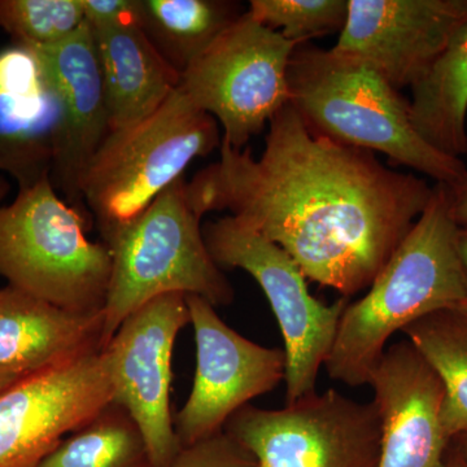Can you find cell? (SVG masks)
Returning a JSON list of instances; mask_svg holds the SVG:
<instances>
[{
  "label": "cell",
  "mask_w": 467,
  "mask_h": 467,
  "mask_svg": "<svg viewBox=\"0 0 467 467\" xmlns=\"http://www.w3.org/2000/svg\"><path fill=\"white\" fill-rule=\"evenodd\" d=\"M223 431L257 467H378L382 420L376 402L337 389L313 392L282 409L245 405Z\"/></svg>",
  "instance_id": "9"
},
{
  "label": "cell",
  "mask_w": 467,
  "mask_h": 467,
  "mask_svg": "<svg viewBox=\"0 0 467 467\" xmlns=\"http://www.w3.org/2000/svg\"><path fill=\"white\" fill-rule=\"evenodd\" d=\"M36 467H152L140 427L119 405L67 436Z\"/></svg>",
  "instance_id": "22"
},
{
  "label": "cell",
  "mask_w": 467,
  "mask_h": 467,
  "mask_svg": "<svg viewBox=\"0 0 467 467\" xmlns=\"http://www.w3.org/2000/svg\"><path fill=\"white\" fill-rule=\"evenodd\" d=\"M201 221L181 178L140 216L104 236L112 272L103 308V347L126 317L162 295H196L216 308L233 303V285L212 259Z\"/></svg>",
  "instance_id": "4"
},
{
  "label": "cell",
  "mask_w": 467,
  "mask_h": 467,
  "mask_svg": "<svg viewBox=\"0 0 467 467\" xmlns=\"http://www.w3.org/2000/svg\"><path fill=\"white\" fill-rule=\"evenodd\" d=\"M64 107L39 52L0 47V173L26 190L50 178L63 137Z\"/></svg>",
  "instance_id": "14"
},
{
  "label": "cell",
  "mask_w": 467,
  "mask_h": 467,
  "mask_svg": "<svg viewBox=\"0 0 467 467\" xmlns=\"http://www.w3.org/2000/svg\"><path fill=\"white\" fill-rule=\"evenodd\" d=\"M450 187L454 221L461 230L467 232V174L461 182Z\"/></svg>",
  "instance_id": "27"
},
{
  "label": "cell",
  "mask_w": 467,
  "mask_h": 467,
  "mask_svg": "<svg viewBox=\"0 0 467 467\" xmlns=\"http://www.w3.org/2000/svg\"><path fill=\"white\" fill-rule=\"evenodd\" d=\"M20 376H15V374L0 373V393L8 389L12 384L16 383L18 379H21Z\"/></svg>",
  "instance_id": "31"
},
{
  "label": "cell",
  "mask_w": 467,
  "mask_h": 467,
  "mask_svg": "<svg viewBox=\"0 0 467 467\" xmlns=\"http://www.w3.org/2000/svg\"><path fill=\"white\" fill-rule=\"evenodd\" d=\"M113 402L103 348L18 379L0 393V467H36Z\"/></svg>",
  "instance_id": "11"
},
{
  "label": "cell",
  "mask_w": 467,
  "mask_h": 467,
  "mask_svg": "<svg viewBox=\"0 0 467 467\" xmlns=\"http://www.w3.org/2000/svg\"><path fill=\"white\" fill-rule=\"evenodd\" d=\"M431 193L376 153L313 134L290 101L270 119L259 159L221 142L220 160L186 182L196 216L229 211L346 299L373 285Z\"/></svg>",
  "instance_id": "1"
},
{
  "label": "cell",
  "mask_w": 467,
  "mask_h": 467,
  "mask_svg": "<svg viewBox=\"0 0 467 467\" xmlns=\"http://www.w3.org/2000/svg\"><path fill=\"white\" fill-rule=\"evenodd\" d=\"M190 324L186 295H162L126 317L103 347L113 402L140 427L152 467H168L182 448L171 411V358Z\"/></svg>",
  "instance_id": "10"
},
{
  "label": "cell",
  "mask_w": 467,
  "mask_h": 467,
  "mask_svg": "<svg viewBox=\"0 0 467 467\" xmlns=\"http://www.w3.org/2000/svg\"><path fill=\"white\" fill-rule=\"evenodd\" d=\"M444 467H467V461L461 456L460 451L450 445L447 457H445Z\"/></svg>",
  "instance_id": "28"
},
{
  "label": "cell",
  "mask_w": 467,
  "mask_h": 467,
  "mask_svg": "<svg viewBox=\"0 0 467 467\" xmlns=\"http://www.w3.org/2000/svg\"><path fill=\"white\" fill-rule=\"evenodd\" d=\"M257 467V466H256Z\"/></svg>",
  "instance_id": "33"
},
{
  "label": "cell",
  "mask_w": 467,
  "mask_h": 467,
  "mask_svg": "<svg viewBox=\"0 0 467 467\" xmlns=\"http://www.w3.org/2000/svg\"><path fill=\"white\" fill-rule=\"evenodd\" d=\"M250 451L225 431L181 448L168 467H256Z\"/></svg>",
  "instance_id": "25"
},
{
  "label": "cell",
  "mask_w": 467,
  "mask_h": 467,
  "mask_svg": "<svg viewBox=\"0 0 467 467\" xmlns=\"http://www.w3.org/2000/svg\"><path fill=\"white\" fill-rule=\"evenodd\" d=\"M202 235L220 269L244 270L265 294L284 335L287 404L316 392L349 299L340 297L330 306L316 299L306 276L284 248L230 214L208 223Z\"/></svg>",
  "instance_id": "8"
},
{
  "label": "cell",
  "mask_w": 467,
  "mask_h": 467,
  "mask_svg": "<svg viewBox=\"0 0 467 467\" xmlns=\"http://www.w3.org/2000/svg\"><path fill=\"white\" fill-rule=\"evenodd\" d=\"M467 24V0H348L337 54L358 58L396 88H411Z\"/></svg>",
  "instance_id": "13"
},
{
  "label": "cell",
  "mask_w": 467,
  "mask_h": 467,
  "mask_svg": "<svg viewBox=\"0 0 467 467\" xmlns=\"http://www.w3.org/2000/svg\"><path fill=\"white\" fill-rule=\"evenodd\" d=\"M444 386L441 423L451 441L467 429V301L401 331Z\"/></svg>",
  "instance_id": "21"
},
{
  "label": "cell",
  "mask_w": 467,
  "mask_h": 467,
  "mask_svg": "<svg viewBox=\"0 0 467 467\" xmlns=\"http://www.w3.org/2000/svg\"><path fill=\"white\" fill-rule=\"evenodd\" d=\"M195 334L192 392L174 420L181 447L223 431L229 418L285 380L284 348H267L236 333L207 300L186 295Z\"/></svg>",
  "instance_id": "12"
},
{
  "label": "cell",
  "mask_w": 467,
  "mask_h": 467,
  "mask_svg": "<svg viewBox=\"0 0 467 467\" xmlns=\"http://www.w3.org/2000/svg\"><path fill=\"white\" fill-rule=\"evenodd\" d=\"M248 15L261 26L279 32L290 41L342 32L348 0H251Z\"/></svg>",
  "instance_id": "24"
},
{
  "label": "cell",
  "mask_w": 467,
  "mask_h": 467,
  "mask_svg": "<svg viewBox=\"0 0 467 467\" xmlns=\"http://www.w3.org/2000/svg\"><path fill=\"white\" fill-rule=\"evenodd\" d=\"M410 90V119L417 133L445 155H466L467 24Z\"/></svg>",
  "instance_id": "19"
},
{
  "label": "cell",
  "mask_w": 467,
  "mask_h": 467,
  "mask_svg": "<svg viewBox=\"0 0 467 467\" xmlns=\"http://www.w3.org/2000/svg\"><path fill=\"white\" fill-rule=\"evenodd\" d=\"M9 192H11V184H9L8 181L0 174V202L5 201V196L8 195Z\"/></svg>",
  "instance_id": "32"
},
{
  "label": "cell",
  "mask_w": 467,
  "mask_h": 467,
  "mask_svg": "<svg viewBox=\"0 0 467 467\" xmlns=\"http://www.w3.org/2000/svg\"><path fill=\"white\" fill-rule=\"evenodd\" d=\"M290 103L319 137L383 153L395 162L454 186L467 174L462 160L430 146L410 119V104L373 67L301 43L288 67Z\"/></svg>",
  "instance_id": "3"
},
{
  "label": "cell",
  "mask_w": 467,
  "mask_h": 467,
  "mask_svg": "<svg viewBox=\"0 0 467 467\" xmlns=\"http://www.w3.org/2000/svg\"><path fill=\"white\" fill-rule=\"evenodd\" d=\"M459 250L461 263H462L463 275H465L466 291H467V232L460 229Z\"/></svg>",
  "instance_id": "29"
},
{
  "label": "cell",
  "mask_w": 467,
  "mask_h": 467,
  "mask_svg": "<svg viewBox=\"0 0 467 467\" xmlns=\"http://www.w3.org/2000/svg\"><path fill=\"white\" fill-rule=\"evenodd\" d=\"M459 236L450 184L436 183L425 211L365 296L344 309L324 365L331 379L368 386L393 334L438 310L466 303Z\"/></svg>",
  "instance_id": "2"
},
{
  "label": "cell",
  "mask_w": 467,
  "mask_h": 467,
  "mask_svg": "<svg viewBox=\"0 0 467 467\" xmlns=\"http://www.w3.org/2000/svg\"><path fill=\"white\" fill-rule=\"evenodd\" d=\"M109 107L110 130L137 124L169 99L181 75L138 26L90 27Z\"/></svg>",
  "instance_id": "18"
},
{
  "label": "cell",
  "mask_w": 467,
  "mask_h": 467,
  "mask_svg": "<svg viewBox=\"0 0 467 467\" xmlns=\"http://www.w3.org/2000/svg\"><path fill=\"white\" fill-rule=\"evenodd\" d=\"M221 142L216 119L181 88L147 119L110 130L81 184L86 211L103 238L140 216L193 160L220 150Z\"/></svg>",
  "instance_id": "5"
},
{
  "label": "cell",
  "mask_w": 467,
  "mask_h": 467,
  "mask_svg": "<svg viewBox=\"0 0 467 467\" xmlns=\"http://www.w3.org/2000/svg\"><path fill=\"white\" fill-rule=\"evenodd\" d=\"M90 27L140 26V0H81Z\"/></svg>",
  "instance_id": "26"
},
{
  "label": "cell",
  "mask_w": 467,
  "mask_h": 467,
  "mask_svg": "<svg viewBox=\"0 0 467 467\" xmlns=\"http://www.w3.org/2000/svg\"><path fill=\"white\" fill-rule=\"evenodd\" d=\"M34 48L54 77L64 107L63 137L50 181L58 195L86 216L82 181L110 131L94 36L85 23L67 41Z\"/></svg>",
  "instance_id": "16"
},
{
  "label": "cell",
  "mask_w": 467,
  "mask_h": 467,
  "mask_svg": "<svg viewBox=\"0 0 467 467\" xmlns=\"http://www.w3.org/2000/svg\"><path fill=\"white\" fill-rule=\"evenodd\" d=\"M451 444L460 451L461 456L467 461V429L451 439Z\"/></svg>",
  "instance_id": "30"
},
{
  "label": "cell",
  "mask_w": 467,
  "mask_h": 467,
  "mask_svg": "<svg viewBox=\"0 0 467 467\" xmlns=\"http://www.w3.org/2000/svg\"><path fill=\"white\" fill-rule=\"evenodd\" d=\"M85 23L81 0H0V26L30 47L67 41Z\"/></svg>",
  "instance_id": "23"
},
{
  "label": "cell",
  "mask_w": 467,
  "mask_h": 467,
  "mask_svg": "<svg viewBox=\"0 0 467 467\" xmlns=\"http://www.w3.org/2000/svg\"><path fill=\"white\" fill-rule=\"evenodd\" d=\"M243 14L225 0H140V29L180 75Z\"/></svg>",
  "instance_id": "20"
},
{
  "label": "cell",
  "mask_w": 467,
  "mask_h": 467,
  "mask_svg": "<svg viewBox=\"0 0 467 467\" xmlns=\"http://www.w3.org/2000/svg\"><path fill=\"white\" fill-rule=\"evenodd\" d=\"M103 348V312H73L0 288V373L27 377Z\"/></svg>",
  "instance_id": "17"
},
{
  "label": "cell",
  "mask_w": 467,
  "mask_h": 467,
  "mask_svg": "<svg viewBox=\"0 0 467 467\" xmlns=\"http://www.w3.org/2000/svg\"><path fill=\"white\" fill-rule=\"evenodd\" d=\"M88 220L50 178L0 207V276L8 285L73 312H103L112 256L88 238Z\"/></svg>",
  "instance_id": "6"
},
{
  "label": "cell",
  "mask_w": 467,
  "mask_h": 467,
  "mask_svg": "<svg viewBox=\"0 0 467 467\" xmlns=\"http://www.w3.org/2000/svg\"><path fill=\"white\" fill-rule=\"evenodd\" d=\"M368 386L382 420L378 467H444V386L407 339L386 349Z\"/></svg>",
  "instance_id": "15"
},
{
  "label": "cell",
  "mask_w": 467,
  "mask_h": 467,
  "mask_svg": "<svg viewBox=\"0 0 467 467\" xmlns=\"http://www.w3.org/2000/svg\"><path fill=\"white\" fill-rule=\"evenodd\" d=\"M301 43L244 12L181 75V90L223 128L236 150L260 134L290 101L288 67Z\"/></svg>",
  "instance_id": "7"
}]
</instances>
